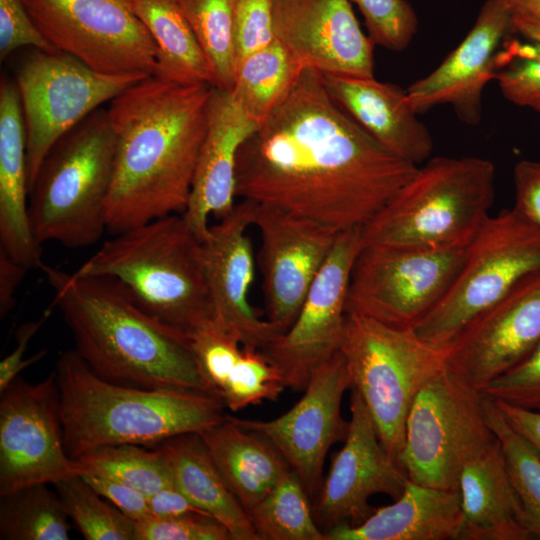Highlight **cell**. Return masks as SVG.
Segmentation results:
<instances>
[{
  "label": "cell",
  "instance_id": "cell-45",
  "mask_svg": "<svg viewBox=\"0 0 540 540\" xmlns=\"http://www.w3.org/2000/svg\"><path fill=\"white\" fill-rule=\"evenodd\" d=\"M103 498L132 520L150 516L149 497L113 479L97 475H81Z\"/></svg>",
  "mask_w": 540,
  "mask_h": 540
},
{
  "label": "cell",
  "instance_id": "cell-6",
  "mask_svg": "<svg viewBox=\"0 0 540 540\" xmlns=\"http://www.w3.org/2000/svg\"><path fill=\"white\" fill-rule=\"evenodd\" d=\"M495 166L475 156L429 158L361 229L363 246L468 244L490 216Z\"/></svg>",
  "mask_w": 540,
  "mask_h": 540
},
{
  "label": "cell",
  "instance_id": "cell-37",
  "mask_svg": "<svg viewBox=\"0 0 540 540\" xmlns=\"http://www.w3.org/2000/svg\"><path fill=\"white\" fill-rule=\"evenodd\" d=\"M485 396V395H484ZM488 425L500 444L505 465L534 539H540V456L485 396Z\"/></svg>",
  "mask_w": 540,
  "mask_h": 540
},
{
  "label": "cell",
  "instance_id": "cell-26",
  "mask_svg": "<svg viewBox=\"0 0 540 540\" xmlns=\"http://www.w3.org/2000/svg\"><path fill=\"white\" fill-rule=\"evenodd\" d=\"M456 540H532L497 438L462 470Z\"/></svg>",
  "mask_w": 540,
  "mask_h": 540
},
{
  "label": "cell",
  "instance_id": "cell-42",
  "mask_svg": "<svg viewBox=\"0 0 540 540\" xmlns=\"http://www.w3.org/2000/svg\"><path fill=\"white\" fill-rule=\"evenodd\" d=\"M481 392L495 401L540 412V341L521 362Z\"/></svg>",
  "mask_w": 540,
  "mask_h": 540
},
{
  "label": "cell",
  "instance_id": "cell-39",
  "mask_svg": "<svg viewBox=\"0 0 540 540\" xmlns=\"http://www.w3.org/2000/svg\"><path fill=\"white\" fill-rule=\"evenodd\" d=\"M279 371L260 350L244 347V354L219 392L226 407L237 412L264 400L276 401L285 389Z\"/></svg>",
  "mask_w": 540,
  "mask_h": 540
},
{
  "label": "cell",
  "instance_id": "cell-32",
  "mask_svg": "<svg viewBox=\"0 0 540 540\" xmlns=\"http://www.w3.org/2000/svg\"><path fill=\"white\" fill-rule=\"evenodd\" d=\"M69 518L48 484L0 495L1 540H69Z\"/></svg>",
  "mask_w": 540,
  "mask_h": 540
},
{
  "label": "cell",
  "instance_id": "cell-22",
  "mask_svg": "<svg viewBox=\"0 0 540 540\" xmlns=\"http://www.w3.org/2000/svg\"><path fill=\"white\" fill-rule=\"evenodd\" d=\"M275 38L305 68L374 76V46L349 0H274Z\"/></svg>",
  "mask_w": 540,
  "mask_h": 540
},
{
  "label": "cell",
  "instance_id": "cell-49",
  "mask_svg": "<svg viewBox=\"0 0 540 540\" xmlns=\"http://www.w3.org/2000/svg\"><path fill=\"white\" fill-rule=\"evenodd\" d=\"M150 516L172 517L185 513L200 512L176 486H166L149 497ZM206 514V513H205Z\"/></svg>",
  "mask_w": 540,
  "mask_h": 540
},
{
  "label": "cell",
  "instance_id": "cell-52",
  "mask_svg": "<svg viewBox=\"0 0 540 540\" xmlns=\"http://www.w3.org/2000/svg\"><path fill=\"white\" fill-rule=\"evenodd\" d=\"M526 108L533 110L540 116V95L532 98L527 104Z\"/></svg>",
  "mask_w": 540,
  "mask_h": 540
},
{
  "label": "cell",
  "instance_id": "cell-34",
  "mask_svg": "<svg viewBox=\"0 0 540 540\" xmlns=\"http://www.w3.org/2000/svg\"><path fill=\"white\" fill-rule=\"evenodd\" d=\"M309 498L297 474L289 470L248 512L261 540H327Z\"/></svg>",
  "mask_w": 540,
  "mask_h": 540
},
{
  "label": "cell",
  "instance_id": "cell-2",
  "mask_svg": "<svg viewBox=\"0 0 540 540\" xmlns=\"http://www.w3.org/2000/svg\"><path fill=\"white\" fill-rule=\"evenodd\" d=\"M212 87L151 75L109 102L117 148L105 206L108 232L114 235L185 211Z\"/></svg>",
  "mask_w": 540,
  "mask_h": 540
},
{
  "label": "cell",
  "instance_id": "cell-3",
  "mask_svg": "<svg viewBox=\"0 0 540 540\" xmlns=\"http://www.w3.org/2000/svg\"><path fill=\"white\" fill-rule=\"evenodd\" d=\"M75 351L102 379L146 389L216 394L187 340L173 333L111 280L80 276L42 262ZM217 395V394H216Z\"/></svg>",
  "mask_w": 540,
  "mask_h": 540
},
{
  "label": "cell",
  "instance_id": "cell-28",
  "mask_svg": "<svg viewBox=\"0 0 540 540\" xmlns=\"http://www.w3.org/2000/svg\"><path fill=\"white\" fill-rule=\"evenodd\" d=\"M198 434L228 488L247 513L291 470L267 439L239 426L229 415Z\"/></svg>",
  "mask_w": 540,
  "mask_h": 540
},
{
  "label": "cell",
  "instance_id": "cell-23",
  "mask_svg": "<svg viewBox=\"0 0 540 540\" xmlns=\"http://www.w3.org/2000/svg\"><path fill=\"white\" fill-rule=\"evenodd\" d=\"M259 125L234 100L229 90L212 87L206 131L189 201L182 213L201 241L209 231L211 215L221 219L234 209L238 150Z\"/></svg>",
  "mask_w": 540,
  "mask_h": 540
},
{
  "label": "cell",
  "instance_id": "cell-9",
  "mask_svg": "<svg viewBox=\"0 0 540 540\" xmlns=\"http://www.w3.org/2000/svg\"><path fill=\"white\" fill-rule=\"evenodd\" d=\"M537 272L540 227L515 208L490 215L445 295L413 330L428 345L446 350L475 317Z\"/></svg>",
  "mask_w": 540,
  "mask_h": 540
},
{
  "label": "cell",
  "instance_id": "cell-12",
  "mask_svg": "<svg viewBox=\"0 0 540 540\" xmlns=\"http://www.w3.org/2000/svg\"><path fill=\"white\" fill-rule=\"evenodd\" d=\"M468 245L363 246L352 268L346 311L413 329L451 286Z\"/></svg>",
  "mask_w": 540,
  "mask_h": 540
},
{
  "label": "cell",
  "instance_id": "cell-25",
  "mask_svg": "<svg viewBox=\"0 0 540 540\" xmlns=\"http://www.w3.org/2000/svg\"><path fill=\"white\" fill-rule=\"evenodd\" d=\"M0 249L27 268H38L41 244L29 217L26 131L15 81L0 82Z\"/></svg>",
  "mask_w": 540,
  "mask_h": 540
},
{
  "label": "cell",
  "instance_id": "cell-38",
  "mask_svg": "<svg viewBox=\"0 0 540 540\" xmlns=\"http://www.w3.org/2000/svg\"><path fill=\"white\" fill-rule=\"evenodd\" d=\"M63 508L86 540H136V523L109 504L81 475L54 484Z\"/></svg>",
  "mask_w": 540,
  "mask_h": 540
},
{
  "label": "cell",
  "instance_id": "cell-11",
  "mask_svg": "<svg viewBox=\"0 0 540 540\" xmlns=\"http://www.w3.org/2000/svg\"><path fill=\"white\" fill-rule=\"evenodd\" d=\"M139 80L99 73L61 51L32 48L22 58L15 83L25 123L29 191L55 143Z\"/></svg>",
  "mask_w": 540,
  "mask_h": 540
},
{
  "label": "cell",
  "instance_id": "cell-35",
  "mask_svg": "<svg viewBox=\"0 0 540 540\" xmlns=\"http://www.w3.org/2000/svg\"><path fill=\"white\" fill-rule=\"evenodd\" d=\"M137 444L97 447L75 459L81 475L103 476L132 487L147 497L173 485L171 472L161 450Z\"/></svg>",
  "mask_w": 540,
  "mask_h": 540
},
{
  "label": "cell",
  "instance_id": "cell-4",
  "mask_svg": "<svg viewBox=\"0 0 540 540\" xmlns=\"http://www.w3.org/2000/svg\"><path fill=\"white\" fill-rule=\"evenodd\" d=\"M54 370L64 445L72 459L105 445L151 448L200 433L226 417L216 394L112 383L91 371L75 350L62 352Z\"/></svg>",
  "mask_w": 540,
  "mask_h": 540
},
{
  "label": "cell",
  "instance_id": "cell-13",
  "mask_svg": "<svg viewBox=\"0 0 540 540\" xmlns=\"http://www.w3.org/2000/svg\"><path fill=\"white\" fill-rule=\"evenodd\" d=\"M36 27L57 50L95 71L143 79L153 75L156 47L133 0H23Z\"/></svg>",
  "mask_w": 540,
  "mask_h": 540
},
{
  "label": "cell",
  "instance_id": "cell-41",
  "mask_svg": "<svg viewBox=\"0 0 540 540\" xmlns=\"http://www.w3.org/2000/svg\"><path fill=\"white\" fill-rule=\"evenodd\" d=\"M136 540H232L227 528L200 512L136 521Z\"/></svg>",
  "mask_w": 540,
  "mask_h": 540
},
{
  "label": "cell",
  "instance_id": "cell-17",
  "mask_svg": "<svg viewBox=\"0 0 540 540\" xmlns=\"http://www.w3.org/2000/svg\"><path fill=\"white\" fill-rule=\"evenodd\" d=\"M250 202L252 226L261 240L258 265L267 320L283 333L296 319L340 232L280 208Z\"/></svg>",
  "mask_w": 540,
  "mask_h": 540
},
{
  "label": "cell",
  "instance_id": "cell-20",
  "mask_svg": "<svg viewBox=\"0 0 540 540\" xmlns=\"http://www.w3.org/2000/svg\"><path fill=\"white\" fill-rule=\"evenodd\" d=\"M250 227L251 202L242 200L210 225L201 241L202 260L214 320L243 347L262 350L282 333L260 319L249 301L255 273Z\"/></svg>",
  "mask_w": 540,
  "mask_h": 540
},
{
  "label": "cell",
  "instance_id": "cell-31",
  "mask_svg": "<svg viewBox=\"0 0 540 540\" xmlns=\"http://www.w3.org/2000/svg\"><path fill=\"white\" fill-rule=\"evenodd\" d=\"M304 69L297 57L275 39L237 63L230 92L261 124L287 98Z\"/></svg>",
  "mask_w": 540,
  "mask_h": 540
},
{
  "label": "cell",
  "instance_id": "cell-7",
  "mask_svg": "<svg viewBox=\"0 0 540 540\" xmlns=\"http://www.w3.org/2000/svg\"><path fill=\"white\" fill-rule=\"evenodd\" d=\"M116 148L107 109L99 108L50 149L29 191L31 227L40 244L83 248L107 231Z\"/></svg>",
  "mask_w": 540,
  "mask_h": 540
},
{
  "label": "cell",
  "instance_id": "cell-24",
  "mask_svg": "<svg viewBox=\"0 0 540 540\" xmlns=\"http://www.w3.org/2000/svg\"><path fill=\"white\" fill-rule=\"evenodd\" d=\"M322 76L334 101L385 149L417 166L430 158L432 136L406 90L374 76Z\"/></svg>",
  "mask_w": 540,
  "mask_h": 540
},
{
  "label": "cell",
  "instance_id": "cell-48",
  "mask_svg": "<svg viewBox=\"0 0 540 540\" xmlns=\"http://www.w3.org/2000/svg\"><path fill=\"white\" fill-rule=\"evenodd\" d=\"M494 402L508 423L540 456V412L524 409L501 401L494 400Z\"/></svg>",
  "mask_w": 540,
  "mask_h": 540
},
{
  "label": "cell",
  "instance_id": "cell-50",
  "mask_svg": "<svg viewBox=\"0 0 540 540\" xmlns=\"http://www.w3.org/2000/svg\"><path fill=\"white\" fill-rule=\"evenodd\" d=\"M27 268L0 249V315L4 318L15 304V293Z\"/></svg>",
  "mask_w": 540,
  "mask_h": 540
},
{
  "label": "cell",
  "instance_id": "cell-36",
  "mask_svg": "<svg viewBox=\"0 0 540 540\" xmlns=\"http://www.w3.org/2000/svg\"><path fill=\"white\" fill-rule=\"evenodd\" d=\"M238 0H179L213 73V87L231 91L236 70Z\"/></svg>",
  "mask_w": 540,
  "mask_h": 540
},
{
  "label": "cell",
  "instance_id": "cell-16",
  "mask_svg": "<svg viewBox=\"0 0 540 540\" xmlns=\"http://www.w3.org/2000/svg\"><path fill=\"white\" fill-rule=\"evenodd\" d=\"M351 378L340 350L317 367L301 399L286 413L271 420L229 416L239 426L267 439L297 474L309 497L317 496L330 447L346 438L349 421L341 404Z\"/></svg>",
  "mask_w": 540,
  "mask_h": 540
},
{
  "label": "cell",
  "instance_id": "cell-10",
  "mask_svg": "<svg viewBox=\"0 0 540 540\" xmlns=\"http://www.w3.org/2000/svg\"><path fill=\"white\" fill-rule=\"evenodd\" d=\"M484 398L447 365L425 384L408 412L399 459L409 480L458 490L464 467L496 439Z\"/></svg>",
  "mask_w": 540,
  "mask_h": 540
},
{
  "label": "cell",
  "instance_id": "cell-29",
  "mask_svg": "<svg viewBox=\"0 0 540 540\" xmlns=\"http://www.w3.org/2000/svg\"><path fill=\"white\" fill-rule=\"evenodd\" d=\"M156 447L166 460L176 488L199 510L221 522L232 540H261L198 433L179 435Z\"/></svg>",
  "mask_w": 540,
  "mask_h": 540
},
{
  "label": "cell",
  "instance_id": "cell-44",
  "mask_svg": "<svg viewBox=\"0 0 540 540\" xmlns=\"http://www.w3.org/2000/svg\"><path fill=\"white\" fill-rule=\"evenodd\" d=\"M22 47L57 51L33 22L23 0H0V59Z\"/></svg>",
  "mask_w": 540,
  "mask_h": 540
},
{
  "label": "cell",
  "instance_id": "cell-30",
  "mask_svg": "<svg viewBox=\"0 0 540 540\" xmlns=\"http://www.w3.org/2000/svg\"><path fill=\"white\" fill-rule=\"evenodd\" d=\"M133 8L156 47L153 76L181 85L213 86L211 67L179 0H133Z\"/></svg>",
  "mask_w": 540,
  "mask_h": 540
},
{
  "label": "cell",
  "instance_id": "cell-43",
  "mask_svg": "<svg viewBox=\"0 0 540 540\" xmlns=\"http://www.w3.org/2000/svg\"><path fill=\"white\" fill-rule=\"evenodd\" d=\"M274 0H238L235 17L236 65L275 38Z\"/></svg>",
  "mask_w": 540,
  "mask_h": 540
},
{
  "label": "cell",
  "instance_id": "cell-46",
  "mask_svg": "<svg viewBox=\"0 0 540 540\" xmlns=\"http://www.w3.org/2000/svg\"><path fill=\"white\" fill-rule=\"evenodd\" d=\"M515 208L540 227V160H520L514 167Z\"/></svg>",
  "mask_w": 540,
  "mask_h": 540
},
{
  "label": "cell",
  "instance_id": "cell-18",
  "mask_svg": "<svg viewBox=\"0 0 540 540\" xmlns=\"http://www.w3.org/2000/svg\"><path fill=\"white\" fill-rule=\"evenodd\" d=\"M350 420L342 448L334 454L318 491L315 520L331 528L362 523L374 511L370 498L385 494L393 500L408 477L382 444L375 422L358 391L351 388Z\"/></svg>",
  "mask_w": 540,
  "mask_h": 540
},
{
  "label": "cell",
  "instance_id": "cell-40",
  "mask_svg": "<svg viewBox=\"0 0 540 540\" xmlns=\"http://www.w3.org/2000/svg\"><path fill=\"white\" fill-rule=\"evenodd\" d=\"M361 12L369 36L388 50L406 49L418 29V17L407 0H349Z\"/></svg>",
  "mask_w": 540,
  "mask_h": 540
},
{
  "label": "cell",
  "instance_id": "cell-47",
  "mask_svg": "<svg viewBox=\"0 0 540 540\" xmlns=\"http://www.w3.org/2000/svg\"><path fill=\"white\" fill-rule=\"evenodd\" d=\"M51 309H47L36 321L22 324L16 332V347L0 362V391L4 390L26 367L38 362L46 355L41 350L32 357L24 359L25 351L33 336L48 318Z\"/></svg>",
  "mask_w": 540,
  "mask_h": 540
},
{
  "label": "cell",
  "instance_id": "cell-1",
  "mask_svg": "<svg viewBox=\"0 0 540 540\" xmlns=\"http://www.w3.org/2000/svg\"><path fill=\"white\" fill-rule=\"evenodd\" d=\"M417 168L363 130L331 97L320 71L305 68L239 148L235 193L342 232L362 228Z\"/></svg>",
  "mask_w": 540,
  "mask_h": 540
},
{
  "label": "cell",
  "instance_id": "cell-27",
  "mask_svg": "<svg viewBox=\"0 0 540 540\" xmlns=\"http://www.w3.org/2000/svg\"><path fill=\"white\" fill-rule=\"evenodd\" d=\"M462 520L458 490L408 479L394 503L374 509L362 523L337 525L327 540H456Z\"/></svg>",
  "mask_w": 540,
  "mask_h": 540
},
{
  "label": "cell",
  "instance_id": "cell-15",
  "mask_svg": "<svg viewBox=\"0 0 540 540\" xmlns=\"http://www.w3.org/2000/svg\"><path fill=\"white\" fill-rule=\"evenodd\" d=\"M361 229L339 233L292 325L260 350L286 388L303 391L314 370L340 350L350 276L363 247Z\"/></svg>",
  "mask_w": 540,
  "mask_h": 540
},
{
  "label": "cell",
  "instance_id": "cell-21",
  "mask_svg": "<svg viewBox=\"0 0 540 540\" xmlns=\"http://www.w3.org/2000/svg\"><path fill=\"white\" fill-rule=\"evenodd\" d=\"M511 19L507 0H486L464 39L433 71L407 88L414 110L421 114L449 105L462 122L478 125L483 91L495 78L497 58L510 33Z\"/></svg>",
  "mask_w": 540,
  "mask_h": 540
},
{
  "label": "cell",
  "instance_id": "cell-5",
  "mask_svg": "<svg viewBox=\"0 0 540 540\" xmlns=\"http://www.w3.org/2000/svg\"><path fill=\"white\" fill-rule=\"evenodd\" d=\"M74 273L113 281L188 342L195 329L214 319L201 240L182 213L114 234Z\"/></svg>",
  "mask_w": 540,
  "mask_h": 540
},
{
  "label": "cell",
  "instance_id": "cell-51",
  "mask_svg": "<svg viewBox=\"0 0 540 540\" xmlns=\"http://www.w3.org/2000/svg\"><path fill=\"white\" fill-rule=\"evenodd\" d=\"M512 11L540 17V0H507Z\"/></svg>",
  "mask_w": 540,
  "mask_h": 540
},
{
  "label": "cell",
  "instance_id": "cell-14",
  "mask_svg": "<svg viewBox=\"0 0 540 540\" xmlns=\"http://www.w3.org/2000/svg\"><path fill=\"white\" fill-rule=\"evenodd\" d=\"M81 475L64 445L53 370L29 383L17 376L0 391V495Z\"/></svg>",
  "mask_w": 540,
  "mask_h": 540
},
{
  "label": "cell",
  "instance_id": "cell-8",
  "mask_svg": "<svg viewBox=\"0 0 540 540\" xmlns=\"http://www.w3.org/2000/svg\"><path fill=\"white\" fill-rule=\"evenodd\" d=\"M340 352L351 388L360 394L382 444L399 465L410 407L425 384L446 367V351L422 341L412 328L347 312Z\"/></svg>",
  "mask_w": 540,
  "mask_h": 540
},
{
  "label": "cell",
  "instance_id": "cell-33",
  "mask_svg": "<svg viewBox=\"0 0 540 540\" xmlns=\"http://www.w3.org/2000/svg\"><path fill=\"white\" fill-rule=\"evenodd\" d=\"M494 80L502 95L519 107L540 95V17L512 11Z\"/></svg>",
  "mask_w": 540,
  "mask_h": 540
},
{
  "label": "cell",
  "instance_id": "cell-19",
  "mask_svg": "<svg viewBox=\"0 0 540 540\" xmlns=\"http://www.w3.org/2000/svg\"><path fill=\"white\" fill-rule=\"evenodd\" d=\"M540 341V272L475 317L449 345L446 365L482 391Z\"/></svg>",
  "mask_w": 540,
  "mask_h": 540
}]
</instances>
